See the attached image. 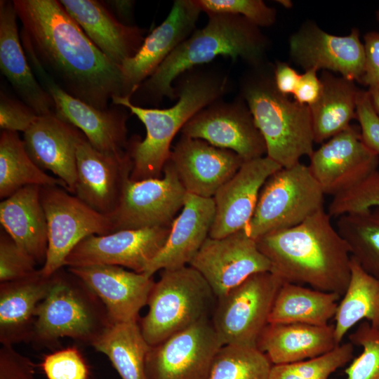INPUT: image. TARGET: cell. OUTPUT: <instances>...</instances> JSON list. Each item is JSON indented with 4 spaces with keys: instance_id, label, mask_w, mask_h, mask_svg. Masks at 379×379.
I'll use <instances>...</instances> for the list:
<instances>
[{
    "instance_id": "obj_1",
    "label": "cell",
    "mask_w": 379,
    "mask_h": 379,
    "mask_svg": "<svg viewBox=\"0 0 379 379\" xmlns=\"http://www.w3.org/2000/svg\"><path fill=\"white\" fill-rule=\"evenodd\" d=\"M20 39L36 61L65 92L100 109L124 97L121 67L91 41L57 0H14Z\"/></svg>"
},
{
    "instance_id": "obj_2",
    "label": "cell",
    "mask_w": 379,
    "mask_h": 379,
    "mask_svg": "<svg viewBox=\"0 0 379 379\" xmlns=\"http://www.w3.org/2000/svg\"><path fill=\"white\" fill-rule=\"evenodd\" d=\"M272 272L284 282L343 296L351 276L349 248L324 208L294 227L256 240Z\"/></svg>"
},
{
    "instance_id": "obj_3",
    "label": "cell",
    "mask_w": 379,
    "mask_h": 379,
    "mask_svg": "<svg viewBox=\"0 0 379 379\" xmlns=\"http://www.w3.org/2000/svg\"><path fill=\"white\" fill-rule=\"evenodd\" d=\"M206 25L196 29L179 44L130 98L134 105L157 103L163 98H178L173 83L194 67L219 55L241 59L251 67L263 64L267 39L258 27L245 18L228 13H207Z\"/></svg>"
},
{
    "instance_id": "obj_4",
    "label": "cell",
    "mask_w": 379,
    "mask_h": 379,
    "mask_svg": "<svg viewBox=\"0 0 379 379\" xmlns=\"http://www.w3.org/2000/svg\"><path fill=\"white\" fill-rule=\"evenodd\" d=\"M178 78V88L175 87L178 100L169 108H146L133 105L129 98H112V104L128 109L146 128L143 140H129L128 150L133 162L130 178L133 180L162 176L175 135L195 114L220 100L228 82L226 77L217 73L193 69Z\"/></svg>"
},
{
    "instance_id": "obj_5",
    "label": "cell",
    "mask_w": 379,
    "mask_h": 379,
    "mask_svg": "<svg viewBox=\"0 0 379 379\" xmlns=\"http://www.w3.org/2000/svg\"><path fill=\"white\" fill-rule=\"evenodd\" d=\"M251 68L241 81V98L265 140L266 156L282 168L291 167L314 152L310 108L281 93L265 64Z\"/></svg>"
},
{
    "instance_id": "obj_6",
    "label": "cell",
    "mask_w": 379,
    "mask_h": 379,
    "mask_svg": "<svg viewBox=\"0 0 379 379\" xmlns=\"http://www.w3.org/2000/svg\"><path fill=\"white\" fill-rule=\"evenodd\" d=\"M112 324L100 298L67 268L53 274L51 288L39 304L29 343L53 350L69 338L92 345Z\"/></svg>"
},
{
    "instance_id": "obj_7",
    "label": "cell",
    "mask_w": 379,
    "mask_h": 379,
    "mask_svg": "<svg viewBox=\"0 0 379 379\" xmlns=\"http://www.w3.org/2000/svg\"><path fill=\"white\" fill-rule=\"evenodd\" d=\"M216 297L202 275L190 265L162 270L148 298V311L139 321L150 346L206 319Z\"/></svg>"
},
{
    "instance_id": "obj_8",
    "label": "cell",
    "mask_w": 379,
    "mask_h": 379,
    "mask_svg": "<svg viewBox=\"0 0 379 379\" xmlns=\"http://www.w3.org/2000/svg\"><path fill=\"white\" fill-rule=\"evenodd\" d=\"M324 195L308 166L299 162L281 168L263 185L246 231L256 240L299 225L324 208Z\"/></svg>"
},
{
    "instance_id": "obj_9",
    "label": "cell",
    "mask_w": 379,
    "mask_h": 379,
    "mask_svg": "<svg viewBox=\"0 0 379 379\" xmlns=\"http://www.w3.org/2000/svg\"><path fill=\"white\" fill-rule=\"evenodd\" d=\"M284 282L272 272H258L216 298L211 321L223 345L257 347Z\"/></svg>"
},
{
    "instance_id": "obj_10",
    "label": "cell",
    "mask_w": 379,
    "mask_h": 379,
    "mask_svg": "<svg viewBox=\"0 0 379 379\" xmlns=\"http://www.w3.org/2000/svg\"><path fill=\"white\" fill-rule=\"evenodd\" d=\"M40 196L48 227L46 258L40 269L45 277L65 267L67 257L86 237L114 232L110 217L97 212L62 187H41Z\"/></svg>"
},
{
    "instance_id": "obj_11",
    "label": "cell",
    "mask_w": 379,
    "mask_h": 379,
    "mask_svg": "<svg viewBox=\"0 0 379 379\" xmlns=\"http://www.w3.org/2000/svg\"><path fill=\"white\" fill-rule=\"evenodd\" d=\"M187 194L168 161L160 178H129L117 209L109 216L114 232L171 225L184 206Z\"/></svg>"
},
{
    "instance_id": "obj_12",
    "label": "cell",
    "mask_w": 379,
    "mask_h": 379,
    "mask_svg": "<svg viewBox=\"0 0 379 379\" xmlns=\"http://www.w3.org/2000/svg\"><path fill=\"white\" fill-rule=\"evenodd\" d=\"M222 345L211 319L202 320L150 347L147 379H209Z\"/></svg>"
},
{
    "instance_id": "obj_13",
    "label": "cell",
    "mask_w": 379,
    "mask_h": 379,
    "mask_svg": "<svg viewBox=\"0 0 379 379\" xmlns=\"http://www.w3.org/2000/svg\"><path fill=\"white\" fill-rule=\"evenodd\" d=\"M180 132L231 150L244 161L267 154L265 140L241 98L230 102L216 100L190 119Z\"/></svg>"
},
{
    "instance_id": "obj_14",
    "label": "cell",
    "mask_w": 379,
    "mask_h": 379,
    "mask_svg": "<svg viewBox=\"0 0 379 379\" xmlns=\"http://www.w3.org/2000/svg\"><path fill=\"white\" fill-rule=\"evenodd\" d=\"M189 265L202 275L216 298L255 273L272 271L246 229L219 239L208 237Z\"/></svg>"
},
{
    "instance_id": "obj_15",
    "label": "cell",
    "mask_w": 379,
    "mask_h": 379,
    "mask_svg": "<svg viewBox=\"0 0 379 379\" xmlns=\"http://www.w3.org/2000/svg\"><path fill=\"white\" fill-rule=\"evenodd\" d=\"M171 225L90 235L67 257L65 267L109 265L144 273L164 247Z\"/></svg>"
},
{
    "instance_id": "obj_16",
    "label": "cell",
    "mask_w": 379,
    "mask_h": 379,
    "mask_svg": "<svg viewBox=\"0 0 379 379\" xmlns=\"http://www.w3.org/2000/svg\"><path fill=\"white\" fill-rule=\"evenodd\" d=\"M27 58L38 81L51 96L54 112L60 119L77 128L101 152L119 154L127 152L128 115L124 110L115 107L100 109L72 96L36 61Z\"/></svg>"
},
{
    "instance_id": "obj_17",
    "label": "cell",
    "mask_w": 379,
    "mask_h": 379,
    "mask_svg": "<svg viewBox=\"0 0 379 379\" xmlns=\"http://www.w3.org/2000/svg\"><path fill=\"white\" fill-rule=\"evenodd\" d=\"M309 169L324 194L333 197L354 187L378 170L379 156L350 125L310 157Z\"/></svg>"
},
{
    "instance_id": "obj_18",
    "label": "cell",
    "mask_w": 379,
    "mask_h": 379,
    "mask_svg": "<svg viewBox=\"0 0 379 379\" xmlns=\"http://www.w3.org/2000/svg\"><path fill=\"white\" fill-rule=\"evenodd\" d=\"M289 53L305 71H329L359 83L364 74L365 48L355 28L348 35L336 36L307 22L291 36Z\"/></svg>"
},
{
    "instance_id": "obj_19",
    "label": "cell",
    "mask_w": 379,
    "mask_h": 379,
    "mask_svg": "<svg viewBox=\"0 0 379 379\" xmlns=\"http://www.w3.org/2000/svg\"><path fill=\"white\" fill-rule=\"evenodd\" d=\"M133 168L127 150L103 153L83 134L77 149V182L74 194L97 212L111 216L117 209Z\"/></svg>"
},
{
    "instance_id": "obj_20",
    "label": "cell",
    "mask_w": 379,
    "mask_h": 379,
    "mask_svg": "<svg viewBox=\"0 0 379 379\" xmlns=\"http://www.w3.org/2000/svg\"><path fill=\"white\" fill-rule=\"evenodd\" d=\"M201 10L195 0H176L164 21L145 38L138 52L123 62L124 97L131 98L171 53L194 31Z\"/></svg>"
},
{
    "instance_id": "obj_21",
    "label": "cell",
    "mask_w": 379,
    "mask_h": 379,
    "mask_svg": "<svg viewBox=\"0 0 379 379\" xmlns=\"http://www.w3.org/2000/svg\"><path fill=\"white\" fill-rule=\"evenodd\" d=\"M168 161L189 194L213 198L244 160L235 152L181 135Z\"/></svg>"
},
{
    "instance_id": "obj_22",
    "label": "cell",
    "mask_w": 379,
    "mask_h": 379,
    "mask_svg": "<svg viewBox=\"0 0 379 379\" xmlns=\"http://www.w3.org/2000/svg\"><path fill=\"white\" fill-rule=\"evenodd\" d=\"M281 168L267 156L245 161L213 197L215 215L209 237L219 239L246 229L263 185Z\"/></svg>"
},
{
    "instance_id": "obj_23",
    "label": "cell",
    "mask_w": 379,
    "mask_h": 379,
    "mask_svg": "<svg viewBox=\"0 0 379 379\" xmlns=\"http://www.w3.org/2000/svg\"><path fill=\"white\" fill-rule=\"evenodd\" d=\"M100 298L112 323L139 320L155 283L153 277L109 265L69 267Z\"/></svg>"
},
{
    "instance_id": "obj_24",
    "label": "cell",
    "mask_w": 379,
    "mask_h": 379,
    "mask_svg": "<svg viewBox=\"0 0 379 379\" xmlns=\"http://www.w3.org/2000/svg\"><path fill=\"white\" fill-rule=\"evenodd\" d=\"M83 133L60 119L55 112L39 115L23 133V143L32 160L43 171H50L74 193L77 149Z\"/></svg>"
},
{
    "instance_id": "obj_25",
    "label": "cell",
    "mask_w": 379,
    "mask_h": 379,
    "mask_svg": "<svg viewBox=\"0 0 379 379\" xmlns=\"http://www.w3.org/2000/svg\"><path fill=\"white\" fill-rule=\"evenodd\" d=\"M215 215L213 198L187 193L180 213L171 224L168 239L144 274L189 265L207 238Z\"/></svg>"
},
{
    "instance_id": "obj_26",
    "label": "cell",
    "mask_w": 379,
    "mask_h": 379,
    "mask_svg": "<svg viewBox=\"0 0 379 379\" xmlns=\"http://www.w3.org/2000/svg\"><path fill=\"white\" fill-rule=\"evenodd\" d=\"M68 14L111 61L121 67L142 44L143 30L121 22L103 1L60 0Z\"/></svg>"
},
{
    "instance_id": "obj_27",
    "label": "cell",
    "mask_w": 379,
    "mask_h": 379,
    "mask_svg": "<svg viewBox=\"0 0 379 379\" xmlns=\"http://www.w3.org/2000/svg\"><path fill=\"white\" fill-rule=\"evenodd\" d=\"M13 1H0V68L20 100L38 115L54 112V102L36 77L21 42Z\"/></svg>"
},
{
    "instance_id": "obj_28",
    "label": "cell",
    "mask_w": 379,
    "mask_h": 379,
    "mask_svg": "<svg viewBox=\"0 0 379 379\" xmlns=\"http://www.w3.org/2000/svg\"><path fill=\"white\" fill-rule=\"evenodd\" d=\"M53 275L40 269L27 277L0 283V343L14 345L29 342L37 306L48 293Z\"/></svg>"
},
{
    "instance_id": "obj_29",
    "label": "cell",
    "mask_w": 379,
    "mask_h": 379,
    "mask_svg": "<svg viewBox=\"0 0 379 379\" xmlns=\"http://www.w3.org/2000/svg\"><path fill=\"white\" fill-rule=\"evenodd\" d=\"M40 190V186L27 185L3 199L0 222L15 243L43 265L48 250V227Z\"/></svg>"
},
{
    "instance_id": "obj_30",
    "label": "cell",
    "mask_w": 379,
    "mask_h": 379,
    "mask_svg": "<svg viewBox=\"0 0 379 379\" xmlns=\"http://www.w3.org/2000/svg\"><path fill=\"white\" fill-rule=\"evenodd\" d=\"M338 345L334 325L268 324L258 339L257 348L272 365H277L312 359Z\"/></svg>"
},
{
    "instance_id": "obj_31",
    "label": "cell",
    "mask_w": 379,
    "mask_h": 379,
    "mask_svg": "<svg viewBox=\"0 0 379 379\" xmlns=\"http://www.w3.org/2000/svg\"><path fill=\"white\" fill-rule=\"evenodd\" d=\"M322 89L317 101L310 107L314 143H322L347 128L357 119L361 89L354 81L322 70Z\"/></svg>"
},
{
    "instance_id": "obj_32",
    "label": "cell",
    "mask_w": 379,
    "mask_h": 379,
    "mask_svg": "<svg viewBox=\"0 0 379 379\" xmlns=\"http://www.w3.org/2000/svg\"><path fill=\"white\" fill-rule=\"evenodd\" d=\"M340 297L335 293L284 282L276 295L269 324L327 326L335 317Z\"/></svg>"
},
{
    "instance_id": "obj_33",
    "label": "cell",
    "mask_w": 379,
    "mask_h": 379,
    "mask_svg": "<svg viewBox=\"0 0 379 379\" xmlns=\"http://www.w3.org/2000/svg\"><path fill=\"white\" fill-rule=\"evenodd\" d=\"M91 346L109 359L121 379H147L145 361L151 346L139 320L111 324Z\"/></svg>"
},
{
    "instance_id": "obj_34",
    "label": "cell",
    "mask_w": 379,
    "mask_h": 379,
    "mask_svg": "<svg viewBox=\"0 0 379 379\" xmlns=\"http://www.w3.org/2000/svg\"><path fill=\"white\" fill-rule=\"evenodd\" d=\"M350 269V279L334 317L338 345L361 320L379 327V279L365 272L352 257Z\"/></svg>"
},
{
    "instance_id": "obj_35",
    "label": "cell",
    "mask_w": 379,
    "mask_h": 379,
    "mask_svg": "<svg viewBox=\"0 0 379 379\" xmlns=\"http://www.w3.org/2000/svg\"><path fill=\"white\" fill-rule=\"evenodd\" d=\"M27 185H58L69 191L62 180L47 174L32 160L18 132L1 131L0 198L3 200Z\"/></svg>"
},
{
    "instance_id": "obj_36",
    "label": "cell",
    "mask_w": 379,
    "mask_h": 379,
    "mask_svg": "<svg viewBox=\"0 0 379 379\" xmlns=\"http://www.w3.org/2000/svg\"><path fill=\"white\" fill-rule=\"evenodd\" d=\"M336 229L351 257L365 272L379 279V208L343 215L338 218Z\"/></svg>"
},
{
    "instance_id": "obj_37",
    "label": "cell",
    "mask_w": 379,
    "mask_h": 379,
    "mask_svg": "<svg viewBox=\"0 0 379 379\" xmlns=\"http://www.w3.org/2000/svg\"><path fill=\"white\" fill-rule=\"evenodd\" d=\"M272 366L257 347L225 345L215 355L209 379H270Z\"/></svg>"
},
{
    "instance_id": "obj_38",
    "label": "cell",
    "mask_w": 379,
    "mask_h": 379,
    "mask_svg": "<svg viewBox=\"0 0 379 379\" xmlns=\"http://www.w3.org/2000/svg\"><path fill=\"white\" fill-rule=\"evenodd\" d=\"M354 345L340 344L321 356L290 364L272 365L270 379H328L353 357Z\"/></svg>"
},
{
    "instance_id": "obj_39",
    "label": "cell",
    "mask_w": 379,
    "mask_h": 379,
    "mask_svg": "<svg viewBox=\"0 0 379 379\" xmlns=\"http://www.w3.org/2000/svg\"><path fill=\"white\" fill-rule=\"evenodd\" d=\"M349 340L363 351L346 368L347 379H379V327L364 321Z\"/></svg>"
},
{
    "instance_id": "obj_40",
    "label": "cell",
    "mask_w": 379,
    "mask_h": 379,
    "mask_svg": "<svg viewBox=\"0 0 379 379\" xmlns=\"http://www.w3.org/2000/svg\"><path fill=\"white\" fill-rule=\"evenodd\" d=\"M379 208V171L369 175L354 187L334 197L328 207L331 218Z\"/></svg>"
},
{
    "instance_id": "obj_41",
    "label": "cell",
    "mask_w": 379,
    "mask_h": 379,
    "mask_svg": "<svg viewBox=\"0 0 379 379\" xmlns=\"http://www.w3.org/2000/svg\"><path fill=\"white\" fill-rule=\"evenodd\" d=\"M201 11L241 15L257 27H269L276 20V11L261 0H195Z\"/></svg>"
},
{
    "instance_id": "obj_42",
    "label": "cell",
    "mask_w": 379,
    "mask_h": 379,
    "mask_svg": "<svg viewBox=\"0 0 379 379\" xmlns=\"http://www.w3.org/2000/svg\"><path fill=\"white\" fill-rule=\"evenodd\" d=\"M36 262L3 229L0 233V283L15 281L32 275Z\"/></svg>"
},
{
    "instance_id": "obj_43",
    "label": "cell",
    "mask_w": 379,
    "mask_h": 379,
    "mask_svg": "<svg viewBox=\"0 0 379 379\" xmlns=\"http://www.w3.org/2000/svg\"><path fill=\"white\" fill-rule=\"evenodd\" d=\"M48 379H88L89 369L76 347L46 354L41 364Z\"/></svg>"
},
{
    "instance_id": "obj_44",
    "label": "cell",
    "mask_w": 379,
    "mask_h": 379,
    "mask_svg": "<svg viewBox=\"0 0 379 379\" xmlns=\"http://www.w3.org/2000/svg\"><path fill=\"white\" fill-rule=\"evenodd\" d=\"M39 115L21 100L0 94V128L1 131L25 132Z\"/></svg>"
},
{
    "instance_id": "obj_45",
    "label": "cell",
    "mask_w": 379,
    "mask_h": 379,
    "mask_svg": "<svg viewBox=\"0 0 379 379\" xmlns=\"http://www.w3.org/2000/svg\"><path fill=\"white\" fill-rule=\"evenodd\" d=\"M357 119L361 138L366 146L379 156V118L374 112L366 91H360L357 106Z\"/></svg>"
},
{
    "instance_id": "obj_46",
    "label": "cell",
    "mask_w": 379,
    "mask_h": 379,
    "mask_svg": "<svg viewBox=\"0 0 379 379\" xmlns=\"http://www.w3.org/2000/svg\"><path fill=\"white\" fill-rule=\"evenodd\" d=\"M34 364L13 345L0 347V379H34Z\"/></svg>"
},
{
    "instance_id": "obj_47",
    "label": "cell",
    "mask_w": 379,
    "mask_h": 379,
    "mask_svg": "<svg viewBox=\"0 0 379 379\" xmlns=\"http://www.w3.org/2000/svg\"><path fill=\"white\" fill-rule=\"evenodd\" d=\"M364 41L366 62L360 83L368 88L377 87L379 86V32H367Z\"/></svg>"
},
{
    "instance_id": "obj_48",
    "label": "cell",
    "mask_w": 379,
    "mask_h": 379,
    "mask_svg": "<svg viewBox=\"0 0 379 379\" xmlns=\"http://www.w3.org/2000/svg\"><path fill=\"white\" fill-rule=\"evenodd\" d=\"M317 70L308 69L300 74L296 89L293 93L294 100L309 107L319 99L322 89L320 77Z\"/></svg>"
},
{
    "instance_id": "obj_49",
    "label": "cell",
    "mask_w": 379,
    "mask_h": 379,
    "mask_svg": "<svg viewBox=\"0 0 379 379\" xmlns=\"http://www.w3.org/2000/svg\"><path fill=\"white\" fill-rule=\"evenodd\" d=\"M273 77L277 89L288 96L293 95L300 74L288 64L277 62L273 67Z\"/></svg>"
},
{
    "instance_id": "obj_50",
    "label": "cell",
    "mask_w": 379,
    "mask_h": 379,
    "mask_svg": "<svg viewBox=\"0 0 379 379\" xmlns=\"http://www.w3.org/2000/svg\"><path fill=\"white\" fill-rule=\"evenodd\" d=\"M103 3L111 11L114 16L122 23L132 25L134 1L129 0H108Z\"/></svg>"
},
{
    "instance_id": "obj_51",
    "label": "cell",
    "mask_w": 379,
    "mask_h": 379,
    "mask_svg": "<svg viewBox=\"0 0 379 379\" xmlns=\"http://www.w3.org/2000/svg\"><path fill=\"white\" fill-rule=\"evenodd\" d=\"M366 91L372 107L379 118V86L368 88Z\"/></svg>"
},
{
    "instance_id": "obj_52",
    "label": "cell",
    "mask_w": 379,
    "mask_h": 379,
    "mask_svg": "<svg viewBox=\"0 0 379 379\" xmlns=\"http://www.w3.org/2000/svg\"><path fill=\"white\" fill-rule=\"evenodd\" d=\"M376 18L377 20L379 22V10L376 12Z\"/></svg>"
}]
</instances>
